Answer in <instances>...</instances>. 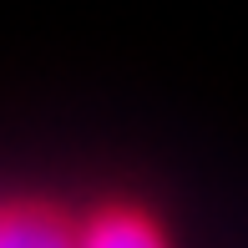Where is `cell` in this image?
Segmentation results:
<instances>
[{
  "label": "cell",
  "mask_w": 248,
  "mask_h": 248,
  "mask_svg": "<svg viewBox=\"0 0 248 248\" xmlns=\"http://www.w3.org/2000/svg\"><path fill=\"white\" fill-rule=\"evenodd\" d=\"M0 248H81V228L46 202H5L0 208Z\"/></svg>",
  "instance_id": "6da1fadb"
},
{
  "label": "cell",
  "mask_w": 248,
  "mask_h": 248,
  "mask_svg": "<svg viewBox=\"0 0 248 248\" xmlns=\"http://www.w3.org/2000/svg\"><path fill=\"white\" fill-rule=\"evenodd\" d=\"M81 248H167L162 228L132 202H111L81 223Z\"/></svg>",
  "instance_id": "7a4b0ae2"
}]
</instances>
